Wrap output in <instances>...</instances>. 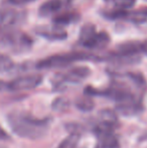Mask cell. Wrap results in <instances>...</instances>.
Segmentation results:
<instances>
[{"label": "cell", "mask_w": 147, "mask_h": 148, "mask_svg": "<svg viewBox=\"0 0 147 148\" xmlns=\"http://www.w3.org/2000/svg\"><path fill=\"white\" fill-rule=\"evenodd\" d=\"M135 2L136 0H116L114 2V5H115V9L127 10L128 8L132 7Z\"/></svg>", "instance_id": "17"}, {"label": "cell", "mask_w": 147, "mask_h": 148, "mask_svg": "<svg viewBox=\"0 0 147 148\" xmlns=\"http://www.w3.org/2000/svg\"><path fill=\"white\" fill-rule=\"evenodd\" d=\"M68 107H69V101L65 98H57L53 103V109L57 111H64Z\"/></svg>", "instance_id": "18"}, {"label": "cell", "mask_w": 147, "mask_h": 148, "mask_svg": "<svg viewBox=\"0 0 147 148\" xmlns=\"http://www.w3.org/2000/svg\"><path fill=\"white\" fill-rule=\"evenodd\" d=\"M137 13L139 14L140 16H147V7L139 10V11H137Z\"/></svg>", "instance_id": "21"}, {"label": "cell", "mask_w": 147, "mask_h": 148, "mask_svg": "<svg viewBox=\"0 0 147 148\" xmlns=\"http://www.w3.org/2000/svg\"><path fill=\"white\" fill-rule=\"evenodd\" d=\"M4 89H7V84H6L5 82H3V81L0 80V91H2V90Z\"/></svg>", "instance_id": "22"}, {"label": "cell", "mask_w": 147, "mask_h": 148, "mask_svg": "<svg viewBox=\"0 0 147 148\" xmlns=\"http://www.w3.org/2000/svg\"><path fill=\"white\" fill-rule=\"evenodd\" d=\"M109 42H110L109 34L105 31H101V32H95L88 40L83 42L81 45L90 49H100L107 47Z\"/></svg>", "instance_id": "8"}, {"label": "cell", "mask_w": 147, "mask_h": 148, "mask_svg": "<svg viewBox=\"0 0 147 148\" xmlns=\"http://www.w3.org/2000/svg\"><path fill=\"white\" fill-rule=\"evenodd\" d=\"M26 12L12 7L0 10V35L18 30V26L24 21Z\"/></svg>", "instance_id": "4"}, {"label": "cell", "mask_w": 147, "mask_h": 148, "mask_svg": "<svg viewBox=\"0 0 147 148\" xmlns=\"http://www.w3.org/2000/svg\"><path fill=\"white\" fill-rule=\"evenodd\" d=\"M11 131L20 138L36 140L46 135L51 125V118H36L24 111H12L7 115Z\"/></svg>", "instance_id": "1"}, {"label": "cell", "mask_w": 147, "mask_h": 148, "mask_svg": "<svg viewBox=\"0 0 147 148\" xmlns=\"http://www.w3.org/2000/svg\"><path fill=\"white\" fill-rule=\"evenodd\" d=\"M95 103L90 96H85L83 98H79L76 101V107L83 112H90L94 109Z\"/></svg>", "instance_id": "13"}, {"label": "cell", "mask_w": 147, "mask_h": 148, "mask_svg": "<svg viewBox=\"0 0 147 148\" xmlns=\"http://www.w3.org/2000/svg\"><path fill=\"white\" fill-rule=\"evenodd\" d=\"M96 31V26L92 23H86L82 28H81V32L79 35V42L80 45H82L83 42L89 39Z\"/></svg>", "instance_id": "14"}, {"label": "cell", "mask_w": 147, "mask_h": 148, "mask_svg": "<svg viewBox=\"0 0 147 148\" xmlns=\"http://www.w3.org/2000/svg\"><path fill=\"white\" fill-rule=\"evenodd\" d=\"M113 127L98 123L94 132L98 138V148H120V143Z\"/></svg>", "instance_id": "6"}, {"label": "cell", "mask_w": 147, "mask_h": 148, "mask_svg": "<svg viewBox=\"0 0 147 148\" xmlns=\"http://www.w3.org/2000/svg\"><path fill=\"white\" fill-rule=\"evenodd\" d=\"M14 64L8 56L0 53V73H5L13 68Z\"/></svg>", "instance_id": "16"}, {"label": "cell", "mask_w": 147, "mask_h": 148, "mask_svg": "<svg viewBox=\"0 0 147 148\" xmlns=\"http://www.w3.org/2000/svg\"><path fill=\"white\" fill-rule=\"evenodd\" d=\"M105 1H114V2H115L116 0H105Z\"/></svg>", "instance_id": "23"}, {"label": "cell", "mask_w": 147, "mask_h": 148, "mask_svg": "<svg viewBox=\"0 0 147 148\" xmlns=\"http://www.w3.org/2000/svg\"><path fill=\"white\" fill-rule=\"evenodd\" d=\"M81 19L80 13L76 11H69V12H64L62 14L55 16L53 18V22L55 26H63V25H68L71 23H76Z\"/></svg>", "instance_id": "11"}, {"label": "cell", "mask_w": 147, "mask_h": 148, "mask_svg": "<svg viewBox=\"0 0 147 148\" xmlns=\"http://www.w3.org/2000/svg\"><path fill=\"white\" fill-rule=\"evenodd\" d=\"M1 45L13 53H23L31 47L32 39L26 33L19 30L1 35Z\"/></svg>", "instance_id": "5"}, {"label": "cell", "mask_w": 147, "mask_h": 148, "mask_svg": "<svg viewBox=\"0 0 147 148\" xmlns=\"http://www.w3.org/2000/svg\"><path fill=\"white\" fill-rule=\"evenodd\" d=\"M40 36L44 37L49 40H63L68 36L67 32L59 26H53V27H40L36 30Z\"/></svg>", "instance_id": "10"}, {"label": "cell", "mask_w": 147, "mask_h": 148, "mask_svg": "<svg viewBox=\"0 0 147 148\" xmlns=\"http://www.w3.org/2000/svg\"><path fill=\"white\" fill-rule=\"evenodd\" d=\"M99 118H100V121L99 123L101 124H104L107 125V126H110L115 128L117 126V123H118V119L116 114L114 113L113 111L111 110H102V111L99 113Z\"/></svg>", "instance_id": "12"}, {"label": "cell", "mask_w": 147, "mask_h": 148, "mask_svg": "<svg viewBox=\"0 0 147 148\" xmlns=\"http://www.w3.org/2000/svg\"><path fill=\"white\" fill-rule=\"evenodd\" d=\"M80 140V135L77 132H73L61 142L57 148H77L78 142Z\"/></svg>", "instance_id": "15"}, {"label": "cell", "mask_w": 147, "mask_h": 148, "mask_svg": "<svg viewBox=\"0 0 147 148\" xmlns=\"http://www.w3.org/2000/svg\"><path fill=\"white\" fill-rule=\"evenodd\" d=\"M66 0H47L43 2L38 9V14L42 17L55 14L66 5Z\"/></svg>", "instance_id": "9"}, {"label": "cell", "mask_w": 147, "mask_h": 148, "mask_svg": "<svg viewBox=\"0 0 147 148\" xmlns=\"http://www.w3.org/2000/svg\"><path fill=\"white\" fill-rule=\"evenodd\" d=\"M80 60H102V58L97 57L90 53H81V51H75V53H62V55L51 56L49 58L39 60L36 64V68L39 70L44 69H57V68H65L70 66L75 62Z\"/></svg>", "instance_id": "2"}, {"label": "cell", "mask_w": 147, "mask_h": 148, "mask_svg": "<svg viewBox=\"0 0 147 148\" xmlns=\"http://www.w3.org/2000/svg\"><path fill=\"white\" fill-rule=\"evenodd\" d=\"M42 83V76L37 74L25 75L18 77L7 84V89L9 91H26L36 88Z\"/></svg>", "instance_id": "7"}, {"label": "cell", "mask_w": 147, "mask_h": 148, "mask_svg": "<svg viewBox=\"0 0 147 148\" xmlns=\"http://www.w3.org/2000/svg\"><path fill=\"white\" fill-rule=\"evenodd\" d=\"M7 139H9V135L0 126V140H7Z\"/></svg>", "instance_id": "20"}, {"label": "cell", "mask_w": 147, "mask_h": 148, "mask_svg": "<svg viewBox=\"0 0 147 148\" xmlns=\"http://www.w3.org/2000/svg\"><path fill=\"white\" fill-rule=\"evenodd\" d=\"M32 1H36V0H8L10 4L15 6H19V5H24V4L30 3Z\"/></svg>", "instance_id": "19"}, {"label": "cell", "mask_w": 147, "mask_h": 148, "mask_svg": "<svg viewBox=\"0 0 147 148\" xmlns=\"http://www.w3.org/2000/svg\"><path fill=\"white\" fill-rule=\"evenodd\" d=\"M91 74L88 66H75L66 73L57 74L53 79V86L55 90H64L68 85L80 84L85 81Z\"/></svg>", "instance_id": "3"}]
</instances>
